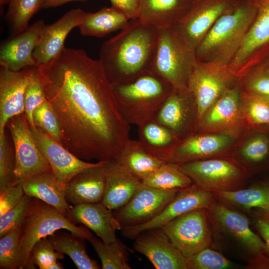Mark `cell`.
<instances>
[{
    "label": "cell",
    "instance_id": "5",
    "mask_svg": "<svg viewBox=\"0 0 269 269\" xmlns=\"http://www.w3.org/2000/svg\"><path fill=\"white\" fill-rule=\"evenodd\" d=\"M65 230L88 240L93 235L86 227L76 226L54 207L35 198L31 199L19 225L22 269H27L35 244L59 230Z\"/></svg>",
    "mask_w": 269,
    "mask_h": 269
},
{
    "label": "cell",
    "instance_id": "10",
    "mask_svg": "<svg viewBox=\"0 0 269 269\" xmlns=\"http://www.w3.org/2000/svg\"><path fill=\"white\" fill-rule=\"evenodd\" d=\"M161 228L185 258L210 247L213 242V228L207 209L184 214Z\"/></svg>",
    "mask_w": 269,
    "mask_h": 269
},
{
    "label": "cell",
    "instance_id": "11",
    "mask_svg": "<svg viewBox=\"0 0 269 269\" xmlns=\"http://www.w3.org/2000/svg\"><path fill=\"white\" fill-rule=\"evenodd\" d=\"M9 130L14 145L15 159L14 177L10 184H16L38 173L52 170L32 135L24 113L9 120Z\"/></svg>",
    "mask_w": 269,
    "mask_h": 269
},
{
    "label": "cell",
    "instance_id": "36",
    "mask_svg": "<svg viewBox=\"0 0 269 269\" xmlns=\"http://www.w3.org/2000/svg\"><path fill=\"white\" fill-rule=\"evenodd\" d=\"M142 182L164 191L180 190L191 186L193 182L175 164L164 162Z\"/></svg>",
    "mask_w": 269,
    "mask_h": 269
},
{
    "label": "cell",
    "instance_id": "12",
    "mask_svg": "<svg viewBox=\"0 0 269 269\" xmlns=\"http://www.w3.org/2000/svg\"><path fill=\"white\" fill-rule=\"evenodd\" d=\"M237 0H197L174 26L175 31L194 51L219 19Z\"/></svg>",
    "mask_w": 269,
    "mask_h": 269
},
{
    "label": "cell",
    "instance_id": "17",
    "mask_svg": "<svg viewBox=\"0 0 269 269\" xmlns=\"http://www.w3.org/2000/svg\"><path fill=\"white\" fill-rule=\"evenodd\" d=\"M30 130L37 146L49 163L52 170L57 178L65 185L81 171L106 163L86 162L55 141L41 128H30Z\"/></svg>",
    "mask_w": 269,
    "mask_h": 269
},
{
    "label": "cell",
    "instance_id": "38",
    "mask_svg": "<svg viewBox=\"0 0 269 269\" xmlns=\"http://www.w3.org/2000/svg\"><path fill=\"white\" fill-rule=\"evenodd\" d=\"M45 0H9L6 20L13 36L24 30L32 16L43 8Z\"/></svg>",
    "mask_w": 269,
    "mask_h": 269
},
{
    "label": "cell",
    "instance_id": "53",
    "mask_svg": "<svg viewBox=\"0 0 269 269\" xmlns=\"http://www.w3.org/2000/svg\"><path fill=\"white\" fill-rule=\"evenodd\" d=\"M9 0H0V5L1 8L5 4H8Z\"/></svg>",
    "mask_w": 269,
    "mask_h": 269
},
{
    "label": "cell",
    "instance_id": "15",
    "mask_svg": "<svg viewBox=\"0 0 269 269\" xmlns=\"http://www.w3.org/2000/svg\"><path fill=\"white\" fill-rule=\"evenodd\" d=\"M179 190L157 189L142 182L129 201L113 211L121 230L141 225L158 214Z\"/></svg>",
    "mask_w": 269,
    "mask_h": 269
},
{
    "label": "cell",
    "instance_id": "16",
    "mask_svg": "<svg viewBox=\"0 0 269 269\" xmlns=\"http://www.w3.org/2000/svg\"><path fill=\"white\" fill-rule=\"evenodd\" d=\"M153 120L171 130L181 140L194 133L196 106L188 89L174 88Z\"/></svg>",
    "mask_w": 269,
    "mask_h": 269
},
{
    "label": "cell",
    "instance_id": "52",
    "mask_svg": "<svg viewBox=\"0 0 269 269\" xmlns=\"http://www.w3.org/2000/svg\"><path fill=\"white\" fill-rule=\"evenodd\" d=\"M63 266L58 261L52 264L48 268V269H63Z\"/></svg>",
    "mask_w": 269,
    "mask_h": 269
},
{
    "label": "cell",
    "instance_id": "49",
    "mask_svg": "<svg viewBox=\"0 0 269 269\" xmlns=\"http://www.w3.org/2000/svg\"><path fill=\"white\" fill-rule=\"evenodd\" d=\"M112 6L123 12L131 20L138 18L139 0H110Z\"/></svg>",
    "mask_w": 269,
    "mask_h": 269
},
{
    "label": "cell",
    "instance_id": "48",
    "mask_svg": "<svg viewBox=\"0 0 269 269\" xmlns=\"http://www.w3.org/2000/svg\"><path fill=\"white\" fill-rule=\"evenodd\" d=\"M24 195L21 182L0 189V216L15 206Z\"/></svg>",
    "mask_w": 269,
    "mask_h": 269
},
{
    "label": "cell",
    "instance_id": "28",
    "mask_svg": "<svg viewBox=\"0 0 269 269\" xmlns=\"http://www.w3.org/2000/svg\"><path fill=\"white\" fill-rule=\"evenodd\" d=\"M25 194L40 199L68 216L71 206L65 198L66 185L52 170L35 174L21 182Z\"/></svg>",
    "mask_w": 269,
    "mask_h": 269
},
{
    "label": "cell",
    "instance_id": "8",
    "mask_svg": "<svg viewBox=\"0 0 269 269\" xmlns=\"http://www.w3.org/2000/svg\"><path fill=\"white\" fill-rule=\"evenodd\" d=\"M212 223L213 238L228 239L248 260L264 253L265 245L251 228L250 219L242 212L232 209L216 200L207 209Z\"/></svg>",
    "mask_w": 269,
    "mask_h": 269
},
{
    "label": "cell",
    "instance_id": "40",
    "mask_svg": "<svg viewBox=\"0 0 269 269\" xmlns=\"http://www.w3.org/2000/svg\"><path fill=\"white\" fill-rule=\"evenodd\" d=\"M0 268L22 269L19 226L0 238Z\"/></svg>",
    "mask_w": 269,
    "mask_h": 269
},
{
    "label": "cell",
    "instance_id": "19",
    "mask_svg": "<svg viewBox=\"0 0 269 269\" xmlns=\"http://www.w3.org/2000/svg\"><path fill=\"white\" fill-rule=\"evenodd\" d=\"M232 135L226 133H193L181 140L175 149L169 163L176 165L222 155L234 143Z\"/></svg>",
    "mask_w": 269,
    "mask_h": 269
},
{
    "label": "cell",
    "instance_id": "50",
    "mask_svg": "<svg viewBox=\"0 0 269 269\" xmlns=\"http://www.w3.org/2000/svg\"><path fill=\"white\" fill-rule=\"evenodd\" d=\"M247 262V269H269V256L264 253L249 258Z\"/></svg>",
    "mask_w": 269,
    "mask_h": 269
},
{
    "label": "cell",
    "instance_id": "14",
    "mask_svg": "<svg viewBox=\"0 0 269 269\" xmlns=\"http://www.w3.org/2000/svg\"><path fill=\"white\" fill-rule=\"evenodd\" d=\"M216 200L212 192L204 190L195 184L181 189L165 207L151 220L141 225L122 228L124 237L131 240L142 232L161 228L176 218L198 209H208Z\"/></svg>",
    "mask_w": 269,
    "mask_h": 269
},
{
    "label": "cell",
    "instance_id": "6",
    "mask_svg": "<svg viewBox=\"0 0 269 269\" xmlns=\"http://www.w3.org/2000/svg\"><path fill=\"white\" fill-rule=\"evenodd\" d=\"M197 60L174 27L158 29L151 71L168 81L174 88L188 89Z\"/></svg>",
    "mask_w": 269,
    "mask_h": 269
},
{
    "label": "cell",
    "instance_id": "31",
    "mask_svg": "<svg viewBox=\"0 0 269 269\" xmlns=\"http://www.w3.org/2000/svg\"><path fill=\"white\" fill-rule=\"evenodd\" d=\"M130 20L115 7H104L95 12H86L78 27L85 36L103 37L125 28Z\"/></svg>",
    "mask_w": 269,
    "mask_h": 269
},
{
    "label": "cell",
    "instance_id": "24",
    "mask_svg": "<svg viewBox=\"0 0 269 269\" xmlns=\"http://www.w3.org/2000/svg\"><path fill=\"white\" fill-rule=\"evenodd\" d=\"M67 217L74 224H82L92 230L105 243H111L118 239L116 231L121 230V227L113 211L102 202L73 205Z\"/></svg>",
    "mask_w": 269,
    "mask_h": 269
},
{
    "label": "cell",
    "instance_id": "35",
    "mask_svg": "<svg viewBox=\"0 0 269 269\" xmlns=\"http://www.w3.org/2000/svg\"><path fill=\"white\" fill-rule=\"evenodd\" d=\"M240 116L253 129L269 128V97L241 90Z\"/></svg>",
    "mask_w": 269,
    "mask_h": 269
},
{
    "label": "cell",
    "instance_id": "37",
    "mask_svg": "<svg viewBox=\"0 0 269 269\" xmlns=\"http://www.w3.org/2000/svg\"><path fill=\"white\" fill-rule=\"evenodd\" d=\"M100 259L103 269H130L129 251L127 246L118 239L106 243L93 235L88 240Z\"/></svg>",
    "mask_w": 269,
    "mask_h": 269
},
{
    "label": "cell",
    "instance_id": "43",
    "mask_svg": "<svg viewBox=\"0 0 269 269\" xmlns=\"http://www.w3.org/2000/svg\"><path fill=\"white\" fill-rule=\"evenodd\" d=\"M36 68L31 74L24 94V113L30 128H36L33 118L34 110L47 101L42 85L38 78Z\"/></svg>",
    "mask_w": 269,
    "mask_h": 269
},
{
    "label": "cell",
    "instance_id": "23",
    "mask_svg": "<svg viewBox=\"0 0 269 269\" xmlns=\"http://www.w3.org/2000/svg\"><path fill=\"white\" fill-rule=\"evenodd\" d=\"M240 96L239 84L227 89L205 113L196 130L219 133L235 127L241 121Z\"/></svg>",
    "mask_w": 269,
    "mask_h": 269
},
{
    "label": "cell",
    "instance_id": "45",
    "mask_svg": "<svg viewBox=\"0 0 269 269\" xmlns=\"http://www.w3.org/2000/svg\"><path fill=\"white\" fill-rule=\"evenodd\" d=\"M15 159L5 133L0 134V189L10 185L13 179Z\"/></svg>",
    "mask_w": 269,
    "mask_h": 269
},
{
    "label": "cell",
    "instance_id": "46",
    "mask_svg": "<svg viewBox=\"0 0 269 269\" xmlns=\"http://www.w3.org/2000/svg\"><path fill=\"white\" fill-rule=\"evenodd\" d=\"M31 198L25 194L15 206L0 216V238L20 225Z\"/></svg>",
    "mask_w": 269,
    "mask_h": 269
},
{
    "label": "cell",
    "instance_id": "2",
    "mask_svg": "<svg viewBox=\"0 0 269 269\" xmlns=\"http://www.w3.org/2000/svg\"><path fill=\"white\" fill-rule=\"evenodd\" d=\"M158 32L137 18L103 43L99 60L112 84L131 81L150 69Z\"/></svg>",
    "mask_w": 269,
    "mask_h": 269
},
{
    "label": "cell",
    "instance_id": "21",
    "mask_svg": "<svg viewBox=\"0 0 269 269\" xmlns=\"http://www.w3.org/2000/svg\"><path fill=\"white\" fill-rule=\"evenodd\" d=\"M36 67L13 71L0 67V134L9 119L24 113V94L30 76Z\"/></svg>",
    "mask_w": 269,
    "mask_h": 269
},
{
    "label": "cell",
    "instance_id": "34",
    "mask_svg": "<svg viewBox=\"0 0 269 269\" xmlns=\"http://www.w3.org/2000/svg\"><path fill=\"white\" fill-rule=\"evenodd\" d=\"M55 250L69 256L78 269H99L100 266L90 258L86 251L85 238L63 229L48 236Z\"/></svg>",
    "mask_w": 269,
    "mask_h": 269
},
{
    "label": "cell",
    "instance_id": "51",
    "mask_svg": "<svg viewBox=\"0 0 269 269\" xmlns=\"http://www.w3.org/2000/svg\"><path fill=\"white\" fill-rule=\"evenodd\" d=\"M88 0H45L43 8L55 7L72 1H86Z\"/></svg>",
    "mask_w": 269,
    "mask_h": 269
},
{
    "label": "cell",
    "instance_id": "44",
    "mask_svg": "<svg viewBox=\"0 0 269 269\" xmlns=\"http://www.w3.org/2000/svg\"><path fill=\"white\" fill-rule=\"evenodd\" d=\"M33 118L36 127L42 129L55 141L61 144L59 122L47 101L34 110Z\"/></svg>",
    "mask_w": 269,
    "mask_h": 269
},
{
    "label": "cell",
    "instance_id": "9",
    "mask_svg": "<svg viewBox=\"0 0 269 269\" xmlns=\"http://www.w3.org/2000/svg\"><path fill=\"white\" fill-rule=\"evenodd\" d=\"M237 84L238 77L228 66L196 61L188 85L195 104L196 127L205 113L219 96L227 89Z\"/></svg>",
    "mask_w": 269,
    "mask_h": 269
},
{
    "label": "cell",
    "instance_id": "20",
    "mask_svg": "<svg viewBox=\"0 0 269 269\" xmlns=\"http://www.w3.org/2000/svg\"><path fill=\"white\" fill-rule=\"evenodd\" d=\"M85 13L80 8L72 9L54 23L45 25L33 52L36 67L49 63L61 52L67 35L79 26Z\"/></svg>",
    "mask_w": 269,
    "mask_h": 269
},
{
    "label": "cell",
    "instance_id": "32",
    "mask_svg": "<svg viewBox=\"0 0 269 269\" xmlns=\"http://www.w3.org/2000/svg\"><path fill=\"white\" fill-rule=\"evenodd\" d=\"M116 161L141 181L165 162L148 152L138 140L130 138Z\"/></svg>",
    "mask_w": 269,
    "mask_h": 269
},
{
    "label": "cell",
    "instance_id": "4",
    "mask_svg": "<svg viewBox=\"0 0 269 269\" xmlns=\"http://www.w3.org/2000/svg\"><path fill=\"white\" fill-rule=\"evenodd\" d=\"M119 110L127 122L137 127L152 120L174 87L151 70L134 80L112 84Z\"/></svg>",
    "mask_w": 269,
    "mask_h": 269
},
{
    "label": "cell",
    "instance_id": "29",
    "mask_svg": "<svg viewBox=\"0 0 269 269\" xmlns=\"http://www.w3.org/2000/svg\"><path fill=\"white\" fill-rule=\"evenodd\" d=\"M213 193L217 200L232 209L243 212L249 213L255 208H268L269 175L237 190Z\"/></svg>",
    "mask_w": 269,
    "mask_h": 269
},
{
    "label": "cell",
    "instance_id": "33",
    "mask_svg": "<svg viewBox=\"0 0 269 269\" xmlns=\"http://www.w3.org/2000/svg\"><path fill=\"white\" fill-rule=\"evenodd\" d=\"M253 130L240 151L250 174L269 170V128Z\"/></svg>",
    "mask_w": 269,
    "mask_h": 269
},
{
    "label": "cell",
    "instance_id": "13",
    "mask_svg": "<svg viewBox=\"0 0 269 269\" xmlns=\"http://www.w3.org/2000/svg\"><path fill=\"white\" fill-rule=\"evenodd\" d=\"M256 13L242 46L228 65L238 77L269 55V0H253Z\"/></svg>",
    "mask_w": 269,
    "mask_h": 269
},
{
    "label": "cell",
    "instance_id": "7",
    "mask_svg": "<svg viewBox=\"0 0 269 269\" xmlns=\"http://www.w3.org/2000/svg\"><path fill=\"white\" fill-rule=\"evenodd\" d=\"M201 189L211 192H229L246 187L250 173L238 160L214 157L178 165Z\"/></svg>",
    "mask_w": 269,
    "mask_h": 269
},
{
    "label": "cell",
    "instance_id": "1",
    "mask_svg": "<svg viewBox=\"0 0 269 269\" xmlns=\"http://www.w3.org/2000/svg\"><path fill=\"white\" fill-rule=\"evenodd\" d=\"M36 72L59 121L61 144L85 161L116 160L130 138L131 127L99 60L82 49L65 47Z\"/></svg>",
    "mask_w": 269,
    "mask_h": 269
},
{
    "label": "cell",
    "instance_id": "30",
    "mask_svg": "<svg viewBox=\"0 0 269 269\" xmlns=\"http://www.w3.org/2000/svg\"><path fill=\"white\" fill-rule=\"evenodd\" d=\"M138 141L149 153L167 162L181 141L171 130L151 120L138 127Z\"/></svg>",
    "mask_w": 269,
    "mask_h": 269
},
{
    "label": "cell",
    "instance_id": "42",
    "mask_svg": "<svg viewBox=\"0 0 269 269\" xmlns=\"http://www.w3.org/2000/svg\"><path fill=\"white\" fill-rule=\"evenodd\" d=\"M64 254L55 250L48 237L38 241L33 246L30 253L28 269H48L58 260L63 259Z\"/></svg>",
    "mask_w": 269,
    "mask_h": 269
},
{
    "label": "cell",
    "instance_id": "3",
    "mask_svg": "<svg viewBox=\"0 0 269 269\" xmlns=\"http://www.w3.org/2000/svg\"><path fill=\"white\" fill-rule=\"evenodd\" d=\"M256 10L253 0H237L195 49L197 61L228 66L240 49Z\"/></svg>",
    "mask_w": 269,
    "mask_h": 269
},
{
    "label": "cell",
    "instance_id": "27",
    "mask_svg": "<svg viewBox=\"0 0 269 269\" xmlns=\"http://www.w3.org/2000/svg\"><path fill=\"white\" fill-rule=\"evenodd\" d=\"M138 19L157 28L174 27L190 8L191 0H139Z\"/></svg>",
    "mask_w": 269,
    "mask_h": 269
},
{
    "label": "cell",
    "instance_id": "39",
    "mask_svg": "<svg viewBox=\"0 0 269 269\" xmlns=\"http://www.w3.org/2000/svg\"><path fill=\"white\" fill-rule=\"evenodd\" d=\"M238 84L241 91L269 97V55L240 75Z\"/></svg>",
    "mask_w": 269,
    "mask_h": 269
},
{
    "label": "cell",
    "instance_id": "18",
    "mask_svg": "<svg viewBox=\"0 0 269 269\" xmlns=\"http://www.w3.org/2000/svg\"><path fill=\"white\" fill-rule=\"evenodd\" d=\"M134 248L156 269H187L186 258L161 228L145 230L134 239Z\"/></svg>",
    "mask_w": 269,
    "mask_h": 269
},
{
    "label": "cell",
    "instance_id": "25",
    "mask_svg": "<svg viewBox=\"0 0 269 269\" xmlns=\"http://www.w3.org/2000/svg\"><path fill=\"white\" fill-rule=\"evenodd\" d=\"M105 164L85 169L70 180L65 189L69 203L76 205L102 202L106 181Z\"/></svg>",
    "mask_w": 269,
    "mask_h": 269
},
{
    "label": "cell",
    "instance_id": "41",
    "mask_svg": "<svg viewBox=\"0 0 269 269\" xmlns=\"http://www.w3.org/2000/svg\"><path fill=\"white\" fill-rule=\"evenodd\" d=\"M186 263L187 269H228L235 267L222 254L210 247L186 258Z\"/></svg>",
    "mask_w": 269,
    "mask_h": 269
},
{
    "label": "cell",
    "instance_id": "26",
    "mask_svg": "<svg viewBox=\"0 0 269 269\" xmlns=\"http://www.w3.org/2000/svg\"><path fill=\"white\" fill-rule=\"evenodd\" d=\"M106 186L102 203L112 211L125 205L142 181L135 177L116 160L105 163Z\"/></svg>",
    "mask_w": 269,
    "mask_h": 269
},
{
    "label": "cell",
    "instance_id": "22",
    "mask_svg": "<svg viewBox=\"0 0 269 269\" xmlns=\"http://www.w3.org/2000/svg\"><path fill=\"white\" fill-rule=\"evenodd\" d=\"M43 20L33 23L22 33L3 42L0 49V66L13 71L35 66L33 52L45 26Z\"/></svg>",
    "mask_w": 269,
    "mask_h": 269
},
{
    "label": "cell",
    "instance_id": "47",
    "mask_svg": "<svg viewBox=\"0 0 269 269\" xmlns=\"http://www.w3.org/2000/svg\"><path fill=\"white\" fill-rule=\"evenodd\" d=\"M249 213L255 230L264 242V253L269 256V208H255Z\"/></svg>",
    "mask_w": 269,
    "mask_h": 269
},
{
    "label": "cell",
    "instance_id": "54",
    "mask_svg": "<svg viewBox=\"0 0 269 269\" xmlns=\"http://www.w3.org/2000/svg\"><path fill=\"white\" fill-rule=\"evenodd\" d=\"M191 0L192 2H194V1H196V0Z\"/></svg>",
    "mask_w": 269,
    "mask_h": 269
}]
</instances>
